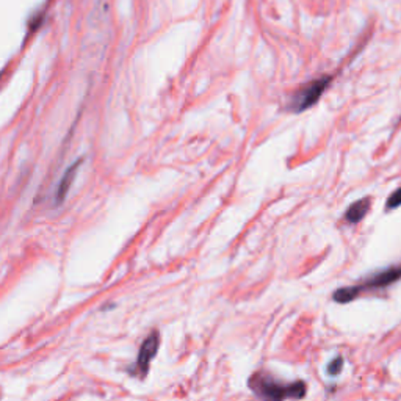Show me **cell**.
Instances as JSON below:
<instances>
[{
	"label": "cell",
	"mask_w": 401,
	"mask_h": 401,
	"mask_svg": "<svg viewBox=\"0 0 401 401\" xmlns=\"http://www.w3.org/2000/svg\"><path fill=\"white\" fill-rule=\"evenodd\" d=\"M401 205V187L398 190H395V192L390 194V198L387 199L386 203V209L387 210H393Z\"/></svg>",
	"instance_id": "ba28073f"
},
{
	"label": "cell",
	"mask_w": 401,
	"mask_h": 401,
	"mask_svg": "<svg viewBox=\"0 0 401 401\" xmlns=\"http://www.w3.org/2000/svg\"><path fill=\"white\" fill-rule=\"evenodd\" d=\"M249 389L263 401H284V400H301L306 397L307 386L305 381H295L284 384L270 373L259 372L249 378Z\"/></svg>",
	"instance_id": "6da1fadb"
},
{
	"label": "cell",
	"mask_w": 401,
	"mask_h": 401,
	"mask_svg": "<svg viewBox=\"0 0 401 401\" xmlns=\"http://www.w3.org/2000/svg\"><path fill=\"white\" fill-rule=\"evenodd\" d=\"M368 210H370V198L356 200V203L351 204L348 210L345 212V220L351 224L359 223L361 220H364V216L368 214Z\"/></svg>",
	"instance_id": "8992f818"
},
{
	"label": "cell",
	"mask_w": 401,
	"mask_h": 401,
	"mask_svg": "<svg viewBox=\"0 0 401 401\" xmlns=\"http://www.w3.org/2000/svg\"><path fill=\"white\" fill-rule=\"evenodd\" d=\"M159 345H160V335L157 331L151 333L148 337L143 340L142 348H140L138 351L137 364H135V372L138 373L140 378H144L146 375H148L151 362H153L157 351H159Z\"/></svg>",
	"instance_id": "3957f363"
},
{
	"label": "cell",
	"mask_w": 401,
	"mask_h": 401,
	"mask_svg": "<svg viewBox=\"0 0 401 401\" xmlns=\"http://www.w3.org/2000/svg\"><path fill=\"white\" fill-rule=\"evenodd\" d=\"M331 82L329 77H322L318 80H313V82L301 86L300 90L296 91L295 96L292 97V105L290 108L296 113L305 112L307 108H311L313 104H317V101L322 97L324 90L328 88Z\"/></svg>",
	"instance_id": "7a4b0ae2"
},
{
	"label": "cell",
	"mask_w": 401,
	"mask_h": 401,
	"mask_svg": "<svg viewBox=\"0 0 401 401\" xmlns=\"http://www.w3.org/2000/svg\"><path fill=\"white\" fill-rule=\"evenodd\" d=\"M82 165V160H77L74 161V164L68 168L66 171H64V174L60 179L57 190H55V203L57 204H62L64 199H66L68 193H69V188L73 187V182L75 176H77V171H79V166Z\"/></svg>",
	"instance_id": "5b68a950"
},
{
	"label": "cell",
	"mask_w": 401,
	"mask_h": 401,
	"mask_svg": "<svg viewBox=\"0 0 401 401\" xmlns=\"http://www.w3.org/2000/svg\"><path fill=\"white\" fill-rule=\"evenodd\" d=\"M400 279H401V263L400 265H392V267L384 268V270H381V272L368 276L364 283L359 284V285H356V289H357V292H359V294L362 290L384 289V287L392 285Z\"/></svg>",
	"instance_id": "277c9868"
},
{
	"label": "cell",
	"mask_w": 401,
	"mask_h": 401,
	"mask_svg": "<svg viewBox=\"0 0 401 401\" xmlns=\"http://www.w3.org/2000/svg\"><path fill=\"white\" fill-rule=\"evenodd\" d=\"M342 368H344V357L342 356L334 357V359L328 364V368H326L328 375H331V376L339 375V373L342 372Z\"/></svg>",
	"instance_id": "52a82bcc"
}]
</instances>
